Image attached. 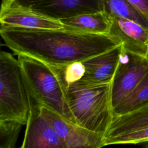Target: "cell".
<instances>
[{"label": "cell", "mask_w": 148, "mask_h": 148, "mask_svg": "<svg viewBox=\"0 0 148 148\" xmlns=\"http://www.w3.org/2000/svg\"><path fill=\"white\" fill-rule=\"evenodd\" d=\"M104 10L109 17H119L134 21L148 28V20L128 0H103Z\"/></svg>", "instance_id": "cell-15"}, {"label": "cell", "mask_w": 148, "mask_h": 148, "mask_svg": "<svg viewBox=\"0 0 148 148\" xmlns=\"http://www.w3.org/2000/svg\"><path fill=\"white\" fill-rule=\"evenodd\" d=\"M122 51L121 44L82 61L84 73L79 82L92 84L111 83Z\"/></svg>", "instance_id": "cell-10"}, {"label": "cell", "mask_w": 148, "mask_h": 148, "mask_svg": "<svg viewBox=\"0 0 148 148\" xmlns=\"http://www.w3.org/2000/svg\"><path fill=\"white\" fill-rule=\"evenodd\" d=\"M148 71V59L124 50L111 83L113 109L135 88Z\"/></svg>", "instance_id": "cell-5"}, {"label": "cell", "mask_w": 148, "mask_h": 148, "mask_svg": "<svg viewBox=\"0 0 148 148\" xmlns=\"http://www.w3.org/2000/svg\"><path fill=\"white\" fill-rule=\"evenodd\" d=\"M57 20L104 10L103 0H42L31 7Z\"/></svg>", "instance_id": "cell-11"}, {"label": "cell", "mask_w": 148, "mask_h": 148, "mask_svg": "<svg viewBox=\"0 0 148 148\" xmlns=\"http://www.w3.org/2000/svg\"><path fill=\"white\" fill-rule=\"evenodd\" d=\"M0 23L1 27L40 29L64 28L61 20L39 13L31 7L20 5L13 0L1 2Z\"/></svg>", "instance_id": "cell-7"}, {"label": "cell", "mask_w": 148, "mask_h": 148, "mask_svg": "<svg viewBox=\"0 0 148 148\" xmlns=\"http://www.w3.org/2000/svg\"><path fill=\"white\" fill-rule=\"evenodd\" d=\"M110 18L109 34L119 40L124 50L146 57L148 52V28L130 19Z\"/></svg>", "instance_id": "cell-9"}, {"label": "cell", "mask_w": 148, "mask_h": 148, "mask_svg": "<svg viewBox=\"0 0 148 148\" xmlns=\"http://www.w3.org/2000/svg\"><path fill=\"white\" fill-rule=\"evenodd\" d=\"M148 20V0H128Z\"/></svg>", "instance_id": "cell-19"}, {"label": "cell", "mask_w": 148, "mask_h": 148, "mask_svg": "<svg viewBox=\"0 0 148 148\" xmlns=\"http://www.w3.org/2000/svg\"><path fill=\"white\" fill-rule=\"evenodd\" d=\"M39 106L41 113L52 126L65 148H99L103 146V134L70 121L50 108Z\"/></svg>", "instance_id": "cell-6"}, {"label": "cell", "mask_w": 148, "mask_h": 148, "mask_svg": "<svg viewBox=\"0 0 148 148\" xmlns=\"http://www.w3.org/2000/svg\"><path fill=\"white\" fill-rule=\"evenodd\" d=\"M146 58L147 59H148V52H147V55H146Z\"/></svg>", "instance_id": "cell-21"}, {"label": "cell", "mask_w": 148, "mask_h": 148, "mask_svg": "<svg viewBox=\"0 0 148 148\" xmlns=\"http://www.w3.org/2000/svg\"><path fill=\"white\" fill-rule=\"evenodd\" d=\"M64 28L85 33L109 34L110 17L105 10L84 13L60 20Z\"/></svg>", "instance_id": "cell-12"}, {"label": "cell", "mask_w": 148, "mask_h": 148, "mask_svg": "<svg viewBox=\"0 0 148 148\" xmlns=\"http://www.w3.org/2000/svg\"><path fill=\"white\" fill-rule=\"evenodd\" d=\"M146 143V145H145L146 146H147V147H148V142L147 143Z\"/></svg>", "instance_id": "cell-22"}, {"label": "cell", "mask_w": 148, "mask_h": 148, "mask_svg": "<svg viewBox=\"0 0 148 148\" xmlns=\"http://www.w3.org/2000/svg\"><path fill=\"white\" fill-rule=\"evenodd\" d=\"M148 103V71L132 92L113 109V116L123 114Z\"/></svg>", "instance_id": "cell-14"}, {"label": "cell", "mask_w": 148, "mask_h": 148, "mask_svg": "<svg viewBox=\"0 0 148 148\" xmlns=\"http://www.w3.org/2000/svg\"><path fill=\"white\" fill-rule=\"evenodd\" d=\"M8 0H1V2H3ZM16 3H17L20 5L28 6V7H32L35 5L39 3L42 0H13Z\"/></svg>", "instance_id": "cell-20"}, {"label": "cell", "mask_w": 148, "mask_h": 148, "mask_svg": "<svg viewBox=\"0 0 148 148\" xmlns=\"http://www.w3.org/2000/svg\"><path fill=\"white\" fill-rule=\"evenodd\" d=\"M30 96L18 61L11 53H0V120H14L25 125Z\"/></svg>", "instance_id": "cell-4"}, {"label": "cell", "mask_w": 148, "mask_h": 148, "mask_svg": "<svg viewBox=\"0 0 148 148\" xmlns=\"http://www.w3.org/2000/svg\"><path fill=\"white\" fill-rule=\"evenodd\" d=\"M53 67L61 77L66 88L69 84L80 80L84 73V66L82 62H75L62 66Z\"/></svg>", "instance_id": "cell-18"}, {"label": "cell", "mask_w": 148, "mask_h": 148, "mask_svg": "<svg viewBox=\"0 0 148 148\" xmlns=\"http://www.w3.org/2000/svg\"><path fill=\"white\" fill-rule=\"evenodd\" d=\"M6 46L16 55L23 54L50 66H62L82 62L117 45L109 34H90L59 29L0 27Z\"/></svg>", "instance_id": "cell-1"}, {"label": "cell", "mask_w": 148, "mask_h": 148, "mask_svg": "<svg viewBox=\"0 0 148 148\" xmlns=\"http://www.w3.org/2000/svg\"><path fill=\"white\" fill-rule=\"evenodd\" d=\"M148 142V125L120 134L103 141V146L112 145L139 144Z\"/></svg>", "instance_id": "cell-16"}, {"label": "cell", "mask_w": 148, "mask_h": 148, "mask_svg": "<svg viewBox=\"0 0 148 148\" xmlns=\"http://www.w3.org/2000/svg\"><path fill=\"white\" fill-rule=\"evenodd\" d=\"M29 112L21 148H65L39 106L30 99Z\"/></svg>", "instance_id": "cell-8"}, {"label": "cell", "mask_w": 148, "mask_h": 148, "mask_svg": "<svg viewBox=\"0 0 148 148\" xmlns=\"http://www.w3.org/2000/svg\"><path fill=\"white\" fill-rule=\"evenodd\" d=\"M66 96L76 123L104 134L111 123V83L92 84L76 82L68 86Z\"/></svg>", "instance_id": "cell-2"}, {"label": "cell", "mask_w": 148, "mask_h": 148, "mask_svg": "<svg viewBox=\"0 0 148 148\" xmlns=\"http://www.w3.org/2000/svg\"><path fill=\"white\" fill-rule=\"evenodd\" d=\"M146 125H148V103L130 112L113 116L103 135V141Z\"/></svg>", "instance_id": "cell-13"}, {"label": "cell", "mask_w": 148, "mask_h": 148, "mask_svg": "<svg viewBox=\"0 0 148 148\" xmlns=\"http://www.w3.org/2000/svg\"><path fill=\"white\" fill-rule=\"evenodd\" d=\"M23 125L14 120H0V148L14 147Z\"/></svg>", "instance_id": "cell-17"}, {"label": "cell", "mask_w": 148, "mask_h": 148, "mask_svg": "<svg viewBox=\"0 0 148 148\" xmlns=\"http://www.w3.org/2000/svg\"><path fill=\"white\" fill-rule=\"evenodd\" d=\"M17 60L31 99L76 123L68 104L66 87L54 67L23 54H17Z\"/></svg>", "instance_id": "cell-3"}]
</instances>
